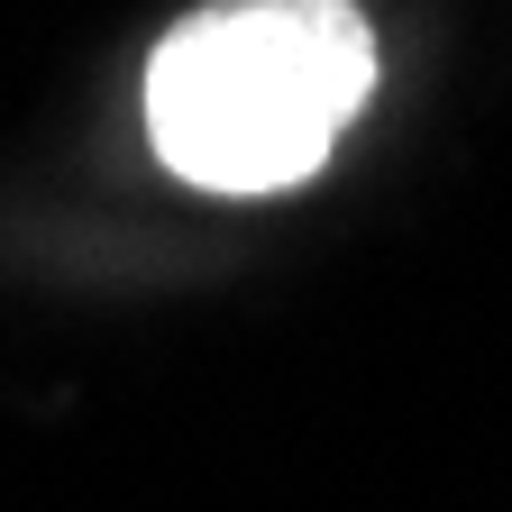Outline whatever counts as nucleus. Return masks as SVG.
Returning <instances> with one entry per match:
<instances>
[{
	"label": "nucleus",
	"mask_w": 512,
	"mask_h": 512,
	"mask_svg": "<svg viewBox=\"0 0 512 512\" xmlns=\"http://www.w3.org/2000/svg\"><path fill=\"white\" fill-rule=\"evenodd\" d=\"M375 92L357 0H220L147 55V138L202 192H284L320 174Z\"/></svg>",
	"instance_id": "obj_1"
}]
</instances>
